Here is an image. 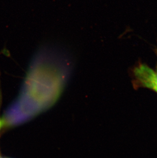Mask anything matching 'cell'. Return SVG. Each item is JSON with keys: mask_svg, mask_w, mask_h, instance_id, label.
Segmentation results:
<instances>
[{"mask_svg": "<svg viewBox=\"0 0 157 158\" xmlns=\"http://www.w3.org/2000/svg\"><path fill=\"white\" fill-rule=\"evenodd\" d=\"M29 71L18 98L7 110L2 120L4 127L27 122L50 108L62 91L65 78L50 66L42 64Z\"/></svg>", "mask_w": 157, "mask_h": 158, "instance_id": "6da1fadb", "label": "cell"}, {"mask_svg": "<svg viewBox=\"0 0 157 158\" xmlns=\"http://www.w3.org/2000/svg\"><path fill=\"white\" fill-rule=\"evenodd\" d=\"M136 81L139 85L157 92V75L153 69L144 64L135 68L134 71Z\"/></svg>", "mask_w": 157, "mask_h": 158, "instance_id": "7a4b0ae2", "label": "cell"}, {"mask_svg": "<svg viewBox=\"0 0 157 158\" xmlns=\"http://www.w3.org/2000/svg\"><path fill=\"white\" fill-rule=\"evenodd\" d=\"M2 127H3V121H2V118H0V131H1V129Z\"/></svg>", "mask_w": 157, "mask_h": 158, "instance_id": "3957f363", "label": "cell"}, {"mask_svg": "<svg viewBox=\"0 0 157 158\" xmlns=\"http://www.w3.org/2000/svg\"><path fill=\"white\" fill-rule=\"evenodd\" d=\"M156 74H157V71H156Z\"/></svg>", "mask_w": 157, "mask_h": 158, "instance_id": "277c9868", "label": "cell"}, {"mask_svg": "<svg viewBox=\"0 0 157 158\" xmlns=\"http://www.w3.org/2000/svg\"><path fill=\"white\" fill-rule=\"evenodd\" d=\"M0 158H2V157H1V156H0Z\"/></svg>", "mask_w": 157, "mask_h": 158, "instance_id": "5b68a950", "label": "cell"}]
</instances>
